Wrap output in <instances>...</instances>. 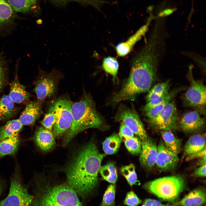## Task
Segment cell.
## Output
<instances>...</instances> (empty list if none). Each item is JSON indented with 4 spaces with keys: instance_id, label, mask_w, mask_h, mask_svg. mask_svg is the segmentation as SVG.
I'll use <instances>...</instances> for the list:
<instances>
[{
    "instance_id": "cell-1",
    "label": "cell",
    "mask_w": 206,
    "mask_h": 206,
    "mask_svg": "<svg viewBox=\"0 0 206 206\" xmlns=\"http://www.w3.org/2000/svg\"><path fill=\"white\" fill-rule=\"evenodd\" d=\"M105 156L92 142L79 151L66 171L69 185L76 193L86 195L96 187L98 172Z\"/></svg>"
},
{
    "instance_id": "cell-2",
    "label": "cell",
    "mask_w": 206,
    "mask_h": 206,
    "mask_svg": "<svg viewBox=\"0 0 206 206\" xmlns=\"http://www.w3.org/2000/svg\"><path fill=\"white\" fill-rule=\"evenodd\" d=\"M159 64L154 54L141 49L132 60L129 76L121 89L113 97L112 103L133 100L138 94L149 91L156 78Z\"/></svg>"
},
{
    "instance_id": "cell-3",
    "label": "cell",
    "mask_w": 206,
    "mask_h": 206,
    "mask_svg": "<svg viewBox=\"0 0 206 206\" xmlns=\"http://www.w3.org/2000/svg\"><path fill=\"white\" fill-rule=\"evenodd\" d=\"M71 110L72 121L63 141L64 146L79 133L90 128H100L103 124L89 94L84 93L79 101L72 103Z\"/></svg>"
},
{
    "instance_id": "cell-4",
    "label": "cell",
    "mask_w": 206,
    "mask_h": 206,
    "mask_svg": "<svg viewBox=\"0 0 206 206\" xmlns=\"http://www.w3.org/2000/svg\"><path fill=\"white\" fill-rule=\"evenodd\" d=\"M31 206H82L76 191L69 185L61 184L36 187Z\"/></svg>"
},
{
    "instance_id": "cell-5",
    "label": "cell",
    "mask_w": 206,
    "mask_h": 206,
    "mask_svg": "<svg viewBox=\"0 0 206 206\" xmlns=\"http://www.w3.org/2000/svg\"><path fill=\"white\" fill-rule=\"evenodd\" d=\"M186 184L183 175H176L148 182L144 185V188L159 198L173 203L185 188Z\"/></svg>"
},
{
    "instance_id": "cell-6",
    "label": "cell",
    "mask_w": 206,
    "mask_h": 206,
    "mask_svg": "<svg viewBox=\"0 0 206 206\" xmlns=\"http://www.w3.org/2000/svg\"><path fill=\"white\" fill-rule=\"evenodd\" d=\"M63 77V73L55 68L49 72L39 68L34 89L37 101L41 104L45 99L53 96L56 92L60 80Z\"/></svg>"
},
{
    "instance_id": "cell-7",
    "label": "cell",
    "mask_w": 206,
    "mask_h": 206,
    "mask_svg": "<svg viewBox=\"0 0 206 206\" xmlns=\"http://www.w3.org/2000/svg\"><path fill=\"white\" fill-rule=\"evenodd\" d=\"M33 198V195L30 194L15 172L11 179L8 195L0 201V206H31Z\"/></svg>"
},
{
    "instance_id": "cell-8",
    "label": "cell",
    "mask_w": 206,
    "mask_h": 206,
    "mask_svg": "<svg viewBox=\"0 0 206 206\" xmlns=\"http://www.w3.org/2000/svg\"><path fill=\"white\" fill-rule=\"evenodd\" d=\"M59 109L58 118L53 128V133L59 138L70 127L72 121L71 108L72 102L68 97L64 96L56 99Z\"/></svg>"
},
{
    "instance_id": "cell-9",
    "label": "cell",
    "mask_w": 206,
    "mask_h": 206,
    "mask_svg": "<svg viewBox=\"0 0 206 206\" xmlns=\"http://www.w3.org/2000/svg\"><path fill=\"white\" fill-rule=\"evenodd\" d=\"M153 127L160 130H176L179 128L178 117L175 105L170 102L155 117L148 119Z\"/></svg>"
},
{
    "instance_id": "cell-10",
    "label": "cell",
    "mask_w": 206,
    "mask_h": 206,
    "mask_svg": "<svg viewBox=\"0 0 206 206\" xmlns=\"http://www.w3.org/2000/svg\"><path fill=\"white\" fill-rule=\"evenodd\" d=\"M193 66H189L188 76L190 80V85L184 96L186 104L190 106L202 107L206 102V88L201 81L193 78L192 73Z\"/></svg>"
},
{
    "instance_id": "cell-11",
    "label": "cell",
    "mask_w": 206,
    "mask_h": 206,
    "mask_svg": "<svg viewBox=\"0 0 206 206\" xmlns=\"http://www.w3.org/2000/svg\"><path fill=\"white\" fill-rule=\"evenodd\" d=\"M119 118L122 122L129 128L142 142L147 139L148 135L142 123L134 110L128 108L122 109L119 113Z\"/></svg>"
},
{
    "instance_id": "cell-12",
    "label": "cell",
    "mask_w": 206,
    "mask_h": 206,
    "mask_svg": "<svg viewBox=\"0 0 206 206\" xmlns=\"http://www.w3.org/2000/svg\"><path fill=\"white\" fill-rule=\"evenodd\" d=\"M178 154L167 149L163 142H160L157 146V154L155 164L161 171L173 169L178 164Z\"/></svg>"
},
{
    "instance_id": "cell-13",
    "label": "cell",
    "mask_w": 206,
    "mask_h": 206,
    "mask_svg": "<svg viewBox=\"0 0 206 206\" xmlns=\"http://www.w3.org/2000/svg\"><path fill=\"white\" fill-rule=\"evenodd\" d=\"M205 125L204 119L198 112L195 110L184 114L179 124V127L182 130L188 134L199 132L203 129Z\"/></svg>"
},
{
    "instance_id": "cell-14",
    "label": "cell",
    "mask_w": 206,
    "mask_h": 206,
    "mask_svg": "<svg viewBox=\"0 0 206 206\" xmlns=\"http://www.w3.org/2000/svg\"><path fill=\"white\" fill-rule=\"evenodd\" d=\"M157 154V146L152 139L148 138L142 142V150L139 160L141 165L148 169L154 166Z\"/></svg>"
},
{
    "instance_id": "cell-15",
    "label": "cell",
    "mask_w": 206,
    "mask_h": 206,
    "mask_svg": "<svg viewBox=\"0 0 206 206\" xmlns=\"http://www.w3.org/2000/svg\"><path fill=\"white\" fill-rule=\"evenodd\" d=\"M150 20L142 26L125 41L118 44L116 47L117 55L119 57H124L128 54L135 44L146 34L148 29Z\"/></svg>"
},
{
    "instance_id": "cell-16",
    "label": "cell",
    "mask_w": 206,
    "mask_h": 206,
    "mask_svg": "<svg viewBox=\"0 0 206 206\" xmlns=\"http://www.w3.org/2000/svg\"><path fill=\"white\" fill-rule=\"evenodd\" d=\"M55 137L51 130L40 126L37 128L33 138L38 147L42 151L46 152L50 150L55 146Z\"/></svg>"
},
{
    "instance_id": "cell-17",
    "label": "cell",
    "mask_w": 206,
    "mask_h": 206,
    "mask_svg": "<svg viewBox=\"0 0 206 206\" xmlns=\"http://www.w3.org/2000/svg\"><path fill=\"white\" fill-rule=\"evenodd\" d=\"M43 113L41 104L37 101L29 102L18 119L23 126L32 125Z\"/></svg>"
},
{
    "instance_id": "cell-18",
    "label": "cell",
    "mask_w": 206,
    "mask_h": 206,
    "mask_svg": "<svg viewBox=\"0 0 206 206\" xmlns=\"http://www.w3.org/2000/svg\"><path fill=\"white\" fill-rule=\"evenodd\" d=\"M206 193L203 189H195L185 195L172 206H201L206 202Z\"/></svg>"
},
{
    "instance_id": "cell-19",
    "label": "cell",
    "mask_w": 206,
    "mask_h": 206,
    "mask_svg": "<svg viewBox=\"0 0 206 206\" xmlns=\"http://www.w3.org/2000/svg\"><path fill=\"white\" fill-rule=\"evenodd\" d=\"M9 96L15 103H21L28 100L31 96L25 87L21 84L16 74L15 77L10 85Z\"/></svg>"
},
{
    "instance_id": "cell-20",
    "label": "cell",
    "mask_w": 206,
    "mask_h": 206,
    "mask_svg": "<svg viewBox=\"0 0 206 206\" xmlns=\"http://www.w3.org/2000/svg\"><path fill=\"white\" fill-rule=\"evenodd\" d=\"M206 148L204 136L199 134L191 136L186 142L184 148L183 157H187L199 152Z\"/></svg>"
},
{
    "instance_id": "cell-21",
    "label": "cell",
    "mask_w": 206,
    "mask_h": 206,
    "mask_svg": "<svg viewBox=\"0 0 206 206\" xmlns=\"http://www.w3.org/2000/svg\"><path fill=\"white\" fill-rule=\"evenodd\" d=\"M14 10L7 0H0V31H6L14 17Z\"/></svg>"
},
{
    "instance_id": "cell-22",
    "label": "cell",
    "mask_w": 206,
    "mask_h": 206,
    "mask_svg": "<svg viewBox=\"0 0 206 206\" xmlns=\"http://www.w3.org/2000/svg\"><path fill=\"white\" fill-rule=\"evenodd\" d=\"M19 144V134L0 141V158L6 155H15Z\"/></svg>"
},
{
    "instance_id": "cell-23",
    "label": "cell",
    "mask_w": 206,
    "mask_h": 206,
    "mask_svg": "<svg viewBox=\"0 0 206 206\" xmlns=\"http://www.w3.org/2000/svg\"><path fill=\"white\" fill-rule=\"evenodd\" d=\"M14 103L9 95L0 97V122L11 118L16 112Z\"/></svg>"
},
{
    "instance_id": "cell-24",
    "label": "cell",
    "mask_w": 206,
    "mask_h": 206,
    "mask_svg": "<svg viewBox=\"0 0 206 206\" xmlns=\"http://www.w3.org/2000/svg\"><path fill=\"white\" fill-rule=\"evenodd\" d=\"M23 126L18 119L8 121L0 128V141L19 134Z\"/></svg>"
},
{
    "instance_id": "cell-25",
    "label": "cell",
    "mask_w": 206,
    "mask_h": 206,
    "mask_svg": "<svg viewBox=\"0 0 206 206\" xmlns=\"http://www.w3.org/2000/svg\"><path fill=\"white\" fill-rule=\"evenodd\" d=\"M161 136L166 147L178 154L181 150V141L177 138L171 131L160 130Z\"/></svg>"
},
{
    "instance_id": "cell-26",
    "label": "cell",
    "mask_w": 206,
    "mask_h": 206,
    "mask_svg": "<svg viewBox=\"0 0 206 206\" xmlns=\"http://www.w3.org/2000/svg\"><path fill=\"white\" fill-rule=\"evenodd\" d=\"M48 108L47 113L41 123L45 128L51 130L57 120L59 109L56 99L54 100Z\"/></svg>"
},
{
    "instance_id": "cell-27",
    "label": "cell",
    "mask_w": 206,
    "mask_h": 206,
    "mask_svg": "<svg viewBox=\"0 0 206 206\" xmlns=\"http://www.w3.org/2000/svg\"><path fill=\"white\" fill-rule=\"evenodd\" d=\"M121 139L117 134H114L107 138L102 144L103 150L107 154L116 153L118 150Z\"/></svg>"
},
{
    "instance_id": "cell-28",
    "label": "cell",
    "mask_w": 206,
    "mask_h": 206,
    "mask_svg": "<svg viewBox=\"0 0 206 206\" xmlns=\"http://www.w3.org/2000/svg\"><path fill=\"white\" fill-rule=\"evenodd\" d=\"M99 171L103 180L113 184L116 182L118 175L116 167L113 163H109L100 166Z\"/></svg>"
},
{
    "instance_id": "cell-29",
    "label": "cell",
    "mask_w": 206,
    "mask_h": 206,
    "mask_svg": "<svg viewBox=\"0 0 206 206\" xmlns=\"http://www.w3.org/2000/svg\"><path fill=\"white\" fill-rule=\"evenodd\" d=\"M169 81L167 80L154 85L146 96L147 102L167 94L169 93Z\"/></svg>"
},
{
    "instance_id": "cell-30",
    "label": "cell",
    "mask_w": 206,
    "mask_h": 206,
    "mask_svg": "<svg viewBox=\"0 0 206 206\" xmlns=\"http://www.w3.org/2000/svg\"><path fill=\"white\" fill-rule=\"evenodd\" d=\"M178 91L174 90L170 92L168 97L163 102L145 112V115L148 119L156 116L164 108L166 105L170 102L177 94Z\"/></svg>"
},
{
    "instance_id": "cell-31",
    "label": "cell",
    "mask_w": 206,
    "mask_h": 206,
    "mask_svg": "<svg viewBox=\"0 0 206 206\" xmlns=\"http://www.w3.org/2000/svg\"><path fill=\"white\" fill-rule=\"evenodd\" d=\"M102 67L106 73L112 75L115 78L116 77L119 68V64L115 58L108 56L103 60Z\"/></svg>"
},
{
    "instance_id": "cell-32",
    "label": "cell",
    "mask_w": 206,
    "mask_h": 206,
    "mask_svg": "<svg viewBox=\"0 0 206 206\" xmlns=\"http://www.w3.org/2000/svg\"><path fill=\"white\" fill-rule=\"evenodd\" d=\"M14 11L24 13L29 10L35 4L33 0H7Z\"/></svg>"
},
{
    "instance_id": "cell-33",
    "label": "cell",
    "mask_w": 206,
    "mask_h": 206,
    "mask_svg": "<svg viewBox=\"0 0 206 206\" xmlns=\"http://www.w3.org/2000/svg\"><path fill=\"white\" fill-rule=\"evenodd\" d=\"M120 171L130 186L135 185L136 183L137 176L134 164H130L123 166L121 168Z\"/></svg>"
},
{
    "instance_id": "cell-34",
    "label": "cell",
    "mask_w": 206,
    "mask_h": 206,
    "mask_svg": "<svg viewBox=\"0 0 206 206\" xmlns=\"http://www.w3.org/2000/svg\"><path fill=\"white\" fill-rule=\"evenodd\" d=\"M125 146L128 151L133 155L140 153L142 150V142L138 137H133L124 140Z\"/></svg>"
},
{
    "instance_id": "cell-35",
    "label": "cell",
    "mask_w": 206,
    "mask_h": 206,
    "mask_svg": "<svg viewBox=\"0 0 206 206\" xmlns=\"http://www.w3.org/2000/svg\"><path fill=\"white\" fill-rule=\"evenodd\" d=\"M56 3L64 5L67 3L75 1L81 3L91 5L98 11L101 10V7L104 4H108L110 2L103 0H53Z\"/></svg>"
},
{
    "instance_id": "cell-36",
    "label": "cell",
    "mask_w": 206,
    "mask_h": 206,
    "mask_svg": "<svg viewBox=\"0 0 206 206\" xmlns=\"http://www.w3.org/2000/svg\"><path fill=\"white\" fill-rule=\"evenodd\" d=\"M115 187L114 184L108 186L103 196L100 206H115Z\"/></svg>"
},
{
    "instance_id": "cell-37",
    "label": "cell",
    "mask_w": 206,
    "mask_h": 206,
    "mask_svg": "<svg viewBox=\"0 0 206 206\" xmlns=\"http://www.w3.org/2000/svg\"><path fill=\"white\" fill-rule=\"evenodd\" d=\"M7 64L4 57L0 55V92L4 87L6 80Z\"/></svg>"
},
{
    "instance_id": "cell-38",
    "label": "cell",
    "mask_w": 206,
    "mask_h": 206,
    "mask_svg": "<svg viewBox=\"0 0 206 206\" xmlns=\"http://www.w3.org/2000/svg\"><path fill=\"white\" fill-rule=\"evenodd\" d=\"M141 203V200L132 191L127 193L124 201V204L128 206H136Z\"/></svg>"
},
{
    "instance_id": "cell-39",
    "label": "cell",
    "mask_w": 206,
    "mask_h": 206,
    "mask_svg": "<svg viewBox=\"0 0 206 206\" xmlns=\"http://www.w3.org/2000/svg\"><path fill=\"white\" fill-rule=\"evenodd\" d=\"M118 136L122 140H125L134 136V134L130 129L122 122L120 127Z\"/></svg>"
},
{
    "instance_id": "cell-40",
    "label": "cell",
    "mask_w": 206,
    "mask_h": 206,
    "mask_svg": "<svg viewBox=\"0 0 206 206\" xmlns=\"http://www.w3.org/2000/svg\"><path fill=\"white\" fill-rule=\"evenodd\" d=\"M169 92L166 95L151 100L147 102L143 110L146 112L163 102L169 96Z\"/></svg>"
},
{
    "instance_id": "cell-41",
    "label": "cell",
    "mask_w": 206,
    "mask_h": 206,
    "mask_svg": "<svg viewBox=\"0 0 206 206\" xmlns=\"http://www.w3.org/2000/svg\"><path fill=\"white\" fill-rule=\"evenodd\" d=\"M141 206H172V205L169 204H163L158 200L148 199L145 200Z\"/></svg>"
},
{
    "instance_id": "cell-42",
    "label": "cell",
    "mask_w": 206,
    "mask_h": 206,
    "mask_svg": "<svg viewBox=\"0 0 206 206\" xmlns=\"http://www.w3.org/2000/svg\"><path fill=\"white\" fill-rule=\"evenodd\" d=\"M193 176L196 177H205L206 176V164L199 166L195 169L192 174Z\"/></svg>"
},
{
    "instance_id": "cell-43",
    "label": "cell",
    "mask_w": 206,
    "mask_h": 206,
    "mask_svg": "<svg viewBox=\"0 0 206 206\" xmlns=\"http://www.w3.org/2000/svg\"><path fill=\"white\" fill-rule=\"evenodd\" d=\"M205 155L206 148L199 152L186 157L185 160L188 161L196 158H200Z\"/></svg>"
},
{
    "instance_id": "cell-44",
    "label": "cell",
    "mask_w": 206,
    "mask_h": 206,
    "mask_svg": "<svg viewBox=\"0 0 206 206\" xmlns=\"http://www.w3.org/2000/svg\"><path fill=\"white\" fill-rule=\"evenodd\" d=\"M197 164L199 166L206 164V155L200 158Z\"/></svg>"
},
{
    "instance_id": "cell-45",
    "label": "cell",
    "mask_w": 206,
    "mask_h": 206,
    "mask_svg": "<svg viewBox=\"0 0 206 206\" xmlns=\"http://www.w3.org/2000/svg\"><path fill=\"white\" fill-rule=\"evenodd\" d=\"M4 189V184L2 181H0V197Z\"/></svg>"
},
{
    "instance_id": "cell-46",
    "label": "cell",
    "mask_w": 206,
    "mask_h": 206,
    "mask_svg": "<svg viewBox=\"0 0 206 206\" xmlns=\"http://www.w3.org/2000/svg\"><path fill=\"white\" fill-rule=\"evenodd\" d=\"M33 1L34 2V3H35H35H36V1H37V0H33Z\"/></svg>"
}]
</instances>
